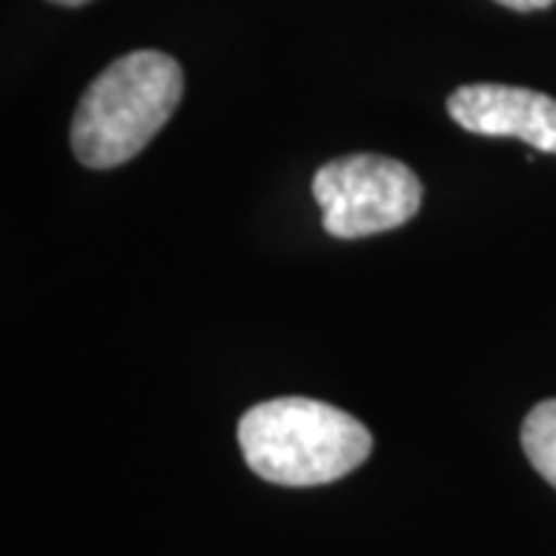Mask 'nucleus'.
Instances as JSON below:
<instances>
[{
	"instance_id": "nucleus-4",
	"label": "nucleus",
	"mask_w": 556,
	"mask_h": 556,
	"mask_svg": "<svg viewBox=\"0 0 556 556\" xmlns=\"http://www.w3.org/2000/svg\"><path fill=\"white\" fill-rule=\"evenodd\" d=\"M448 115L479 137H514L556 155V100L529 87L467 84L448 97Z\"/></svg>"
},
{
	"instance_id": "nucleus-1",
	"label": "nucleus",
	"mask_w": 556,
	"mask_h": 556,
	"mask_svg": "<svg viewBox=\"0 0 556 556\" xmlns=\"http://www.w3.org/2000/svg\"><path fill=\"white\" fill-rule=\"evenodd\" d=\"M239 445L260 479L306 489L353 473L375 442L362 420L328 402L281 396L241 415Z\"/></svg>"
},
{
	"instance_id": "nucleus-3",
	"label": "nucleus",
	"mask_w": 556,
	"mask_h": 556,
	"mask_svg": "<svg viewBox=\"0 0 556 556\" xmlns=\"http://www.w3.org/2000/svg\"><path fill=\"white\" fill-rule=\"evenodd\" d=\"M321 223L334 239H365L405 226L420 211L417 174L387 155H346L328 161L313 177Z\"/></svg>"
},
{
	"instance_id": "nucleus-5",
	"label": "nucleus",
	"mask_w": 556,
	"mask_h": 556,
	"mask_svg": "<svg viewBox=\"0 0 556 556\" xmlns=\"http://www.w3.org/2000/svg\"><path fill=\"white\" fill-rule=\"evenodd\" d=\"M522 452L556 489V399L538 402L522 420Z\"/></svg>"
},
{
	"instance_id": "nucleus-6",
	"label": "nucleus",
	"mask_w": 556,
	"mask_h": 556,
	"mask_svg": "<svg viewBox=\"0 0 556 556\" xmlns=\"http://www.w3.org/2000/svg\"><path fill=\"white\" fill-rule=\"evenodd\" d=\"M497 3L507 10H517V13H532V10H547L556 0H497Z\"/></svg>"
},
{
	"instance_id": "nucleus-7",
	"label": "nucleus",
	"mask_w": 556,
	"mask_h": 556,
	"mask_svg": "<svg viewBox=\"0 0 556 556\" xmlns=\"http://www.w3.org/2000/svg\"><path fill=\"white\" fill-rule=\"evenodd\" d=\"M50 3H60V7H80V3H90V0H50Z\"/></svg>"
},
{
	"instance_id": "nucleus-2",
	"label": "nucleus",
	"mask_w": 556,
	"mask_h": 556,
	"mask_svg": "<svg viewBox=\"0 0 556 556\" xmlns=\"http://www.w3.org/2000/svg\"><path fill=\"white\" fill-rule=\"evenodd\" d=\"M179 100L182 68L174 56L159 50L127 53L84 90L72 121V149L84 167H118L149 146Z\"/></svg>"
}]
</instances>
